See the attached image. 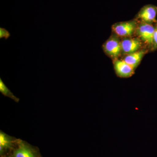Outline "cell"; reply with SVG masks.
Masks as SVG:
<instances>
[{
    "label": "cell",
    "mask_w": 157,
    "mask_h": 157,
    "mask_svg": "<svg viewBox=\"0 0 157 157\" xmlns=\"http://www.w3.org/2000/svg\"><path fill=\"white\" fill-rule=\"evenodd\" d=\"M154 25L138 21L135 31V36L143 42L149 51H151L153 46Z\"/></svg>",
    "instance_id": "1"
},
{
    "label": "cell",
    "mask_w": 157,
    "mask_h": 157,
    "mask_svg": "<svg viewBox=\"0 0 157 157\" xmlns=\"http://www.w3.org/2000/svg\"><path fill=\"white\" fill-rule=\"evenodd\" d=\"M102 48L104 53L113 61L122 56L121 38L113 33L103 44Z\"/></svg>",
    "instance_id": "2"
},
{
    "label": "cell",
    "mask_w": 157,
    "mask_h": 157,
    "mask_svg": "<svg viewBox=\"0 0 157 157\" xmlns=\"http://www.w3.org/2000/svg\"><path fill=\"white\" fill-rule=\"evenodd\" d=\"M138 21L136 18L114 24L112 26V33L120 38L135 36Z\"/></svg>",
    "instance_id": "3"
},
{
    "label": "cell",
    "mask_w": 157,
    "mask_h": 157,
    "mask_svg": "<svg viewBox=\"0 0 157 157\" xmlns=\"http://www.w3.org/2000/svg\"><path fill=\"white\" fill-rule=\"evenodd\" d=\"M10 157H41L39 149L24 140L18 139L11 152Z\"/></svg>",
    "instance_id": "4"
},
{
    "label": "cell",
    "mask_w": 157,
    "mask_h": 157,
    "mask_svg": "<svg viewBox=\"0 0 157 157\" xmlns=\"http://www.w3.org/2000/svg\"><path fill=\"white\" fill-rule=\"evenodd\" d=\"M121 39L122 55H127L144 48H146L143 42L136 36L125 37Z\"/></svg>",
    "instance_id": "5"
},
{
    "label": "cell",
    "mask_w": 157,
    "mask_h": 157,
    "mask_svg": "<svg viewBox=\"0 0 157 157\" xmlns=\"http://www.w3.org/2000/svg\"><path fill=\"white\" fill-rule=\"evenodd\" d=\"M157 6L153 5L144 6L135 17L140 22L153 24L157 22Z\"/></svg>",
    "instance_id": "6"
},
{
    "label": "cell",
    "mask_w": 157,
    "mask_h": 157,
    "mask_svg": "<svg viewBox=\"0 0 157 157\" xmlns=\"http://www.w3.org/2000/svg\"><path fill=\"white\" fill-rule=\"evenodd\" d=\"M113 61L114 71L118 77L128 78L135 74V70L122 59H117Z\"/></svg>",
    "instance_id": "7"
},
{
    "label": "cell",
    "mask_w": 157,
    "mask_h": 157,
    "mask_svg": "<svg viewBox=\"0 0 157 157\" xmlns=\"http://www.w3.org/2000/svg\"><path fill=\"white\" fill-rule=\"evenodd\" d=\"M18 139L0 131V155L6 157L9 151L11 152L16 146Z\"/></svg>",
    "instance_id": "8"
},
{
    "label": "cell",
    "mask_w": 157,
    "mask_h": 157,
    "mask_svg": "<svg viewBox=\"0 0 157 157\" xmlns=\"http://www.w3.org/2000/svg\"><path fill=\"white\" fill-rule=\"evenodd\" d=\"M148 52L147 48H144L133 53L124 56L122 59L136 70L144 57Z\"/></svg>",
    "instance_id": "9"
},
{
    "label": "cell",
    "mask_w": 157,
    "mask_h": 157,
    "mask_svg": "<svg viewBox=\"0 0 157 157\" xmlns=\"http://www.w3.org/2000/svg\"><path fill=\"white\" fill-rule=\"evenodd\" d=\"M0 92L3 95L11 98V99L17 103L19 102L20 101L19 98L15 97L13 94V93L11 92V90L8 88L6 85L3 82L1 78H0Z\"/></svg>",
    "instance_id": "10"
},
{
    "label": "cell",
    "mask_w": 157,
    "mask_h": 157,
    "mask_svg": "<svg viewBox=\"0 0 157 157\" xmlns=\"http://www.w3.org/2000/svg\"><path fill=\"white\" fill-rule=\"evenodd\" d=\"M11 36V33L6 29L0 28V39L4 38L6 40L9 39Z\"/></svg>",
    "instance_id": "11"
},
{
    "label": "cell",
    "mask_w": 157,
    "mask_h": 157,
    "mask_svg": "<svg viewBox=\"0 0 157 157\" xmlns=\"http://www.w3.org/2000/svg\"><path fill=\"white\" fill-rule=\"evenodd\" d=\"M155 30L153 36V46L151 52L155 51L157 49V21L155 24Z\"/></svg>",
    "instance_id": "12"
}]
</instances>
